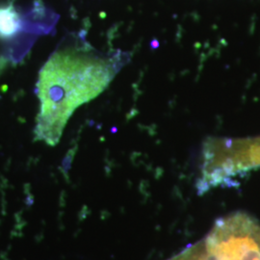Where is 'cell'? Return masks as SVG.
Returning a JSON list of instances; mask_svg holds the SVG:
<instances>
[{
	"mask_svg": "<svg viewBox=\"0 0 260 260\" xmlns=\"http://www.w3.org/2000/svg\"><path fill=\"white\" fill-rule=\"evenodd\" d=\"M113 75V66L98 57L76 51L52 56L38 84L42 102L38 138L56 144L75 108L101 93Z\"/></svg>",
	"mask_w": 260,
	"mask_h": 260,
	"instance_id": "obj_1",
	"label": "cell"
},
{
	"mask_svg": "<svg viewBox=\"0 0 260 260\" xmlns=\"http://www.w3.org/2000/svg\"><path fill=\"white\" fill-rule=\"evenodd\" d=\"M167 260H260V223L236 211L218 219L205 237Z\"/></svg>",
	"mask_w": 260,
	"mask_h": 260,
	"instance_id": "obj_2",
	"label": "cell"
},
{
	"mask_svg": "<svg viewBox=\"0 0 260 260\" xmlns=\"http://www.w3.org/2000/svg\"><path fill=\"white\" fill-rule=\"evenodd\" d=\"M24 26L19 12L12 3L0 5V39L11 40Z\"/></svg>",
	"mask_w": 260,
	"mask_h": 260,
	"instance_id": "obj_3",
	"label": "cell"
}]
</instances>
